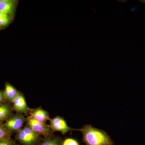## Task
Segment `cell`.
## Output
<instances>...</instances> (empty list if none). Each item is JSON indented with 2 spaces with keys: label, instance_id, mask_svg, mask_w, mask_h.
Listing matches in <instances>:
<instances>
[{
  "label": "cell",
  "instance_id": "cell-16",
  "mask_svg": "<svg viewBox=\"0 0 145 145\" xmlns=\"http://www.w3.org/2000/svg\"><path fill=\"white\" fill-rule=\"evenodd\" d=\"M5 102V101L4 91L0 90V103Z\"/></svg>",
  "mask_w": 145,
  "mask_h": 145
},
{
  "label": "cell",
  "instance_id": "cell-6",
  "mask_svg": "<svg viewBox=\"0 0 145 145\" xmlns=\"http://www.w3.org/2000/svg\"><path fill=\"white\" fill-rule=\"evenodd\" d=\"M12 103L13 110L17 113L27 114L29 112L30 109L27 106L25 98L22 92H19Z\"/></svg>",
  "mask_w": 145,
  "mask_h": 145
},
{
  "label": "cell",
  "instance_id": "cell-8",
  "mask_svg": "<svg viewBox=\"0 0 145 145\" xmlns=\"http://www.w3.org/2000/svg\"><path fill=\"white\" fill-rule=\"evenodd\" d=\"M19 92L16 88L9 83H6L5 88L4 90L5 101L6 103H12Z\"/></svg>",
  "mask_w": 145,
  "mask_h": 145
},
{
  "label": "cell",
  "instance_id": "cell-1",
  "mask_svg": "<svg viewBox=\"0 0 145 145\" xmlns=\"http://www.w3.org/2000/svg\"><path fill=\"white\" fill-rule=\"evenodd\" d=\"M82 133L83 141L87 145H113V141L104 131L86 125L78 129Z\"/></svg>",
  "mask_w": 145,
  "mask_h": 145
},
{
  "label": "cell",
  "instance_id": "cell-5",
  "mask_svg": "<svg viewBox=\"0 0 145 145\" xmlns=\"http://www.w3.org/2000/svg\"><path fill=\"white\" fill-rule=\"evenodd\" d=\"M50 127L52 132L59 131L63 135H65L69 131L75 130L69 127L64 119L59 116L50 119Z\"/></svg>",
  "mask_w": 145,
  "mask_h": 145
},
{
  "label": "cell",
  "instance_id": "cell-7",
  "mask_svg": "<svg viewBox=\"0 0 145 145\" xmlns=\"http://www.w3.org/2000/svg\"><path fill=\"white\" fill-rule=\"evenodd\" d=\"M29 113L31 117L41 123H45L48 120L50 119L48 112L41 107L30 109Z\"/></svg>",
  "mask_w": 145,
  "mask_h": 145
},
{
  "label": "cell",
  "instance_id": "cell-14",
  "mask_svg": "<svg viewBox=\"0 0 145 145\" xmlns=\"http://www.w3.org/2000/svg\"><path fill=\"white\" fill-rule=\"evenodd\" d=\"M62 145H79L78 142L74 139L68 138L63 142Z\"/></svg>",
  "mask_w": 145,
  "mask_h": 145
},
{
  "label": "cell",
  "instance_id": "cell-10",
  "mask_svg": "<svg viewBox=\"0 0 145 145\" xmlns=\"http://www.w3.org/2000/svg\"><path fill=\"white\" fill-rule=\"evenodd\" d=\"M15 7L14 1L0 0V12L6 15L12 13Z\"/></svg>",
  "mask_w": 145,
  "mask_h": 145
},
{
  "label": "cell",
  "instance_id": "cell-12",
  "mask_svg": "<svg viewBox=\"0 0 145 145\" xmlns=\"http://www.w3.org/2000/svg\"><path fill=\"white\" fill-rule=\"evenodd\" d=\"M39 145H61V143L58 138H46Z\"/></svg>",
  "mask_w": 145,
  "mask_h": 145
},
{
  "label": "cell",
  "instance_id": "cell-3",
  "mask_svg": "<svg viewBox=\"0 0 145 145\" xmlns=\"http://www.w3.org/2000/svg\"><path fill=\"white\" fill-rule=\"evenodd\" d=\"M26 121L27 119L23 114L16 113L8 118L3 124V126L9 132L13 133L14 132H17L22 129V127Z\"/></svg>",
  "mask_w": 145,
  "mask_h": 145
},
{
  "label": "cell",
  "instance_id": "cell-13",
  "mask_svg": "<svg viewBox=\"0 0 145 145\" xmlns=\"http://www.w3.org/2000/svg\"><path fill=\"white\" fill-rule=\"evenodd\" d=\"M0 145H19L12 138L8 140H0Z\"/></svg>",
  "mask_w": 145,
  "mask_h": 145
},
{
  "label": "cell",
  "instance_id": "cell-2",
  "mask_svg": "<svg viewBox=\"0 0 145 145\" xmlns=\"http://www.w3.org/2000/svg\"><path fill=\"white\" fill-rule=\"evenodd\" d=\"M15 138L23 145H36L39 142L40 137L27 125L16 132Z\"/></svg>",
  "mask_w": 145,
  "mask_h": 145
},
{
  "label": "cell",
  "instance_id": "cell-11",
  "mask_svg": "<svg viewBox=\"0 0 145 145\" xmlns=\"http://www.w3.org/2000/svg\"><path fill=\"white\" fill-rule=\"evenodd\" d=\"M13 133L9 132L3 126V124L0 123V140H8L11 138Z\"/></svg>",
  "mask_w": 145,
  "mask_h": 145
},
{
  "label": "cell",
  "instance_id": "cell-9",
  "mask_svg": "<svg viewBox=\"0 0 145 145\" xmlns=\"http://www.w3.org/2000/svg\"><path fill=\"white\" fill-rule=\"evenodd\" d=\"M13 106L8 103H0V123L6 121L13 115Z\"/></svg>",
  "mask_w": 145,
  "mask_h": 145
},
{
  "label": "cell",
  "instance_id": "cell-4",
  "mask_svg": "<svg viewBox=\"0 0 145 145\" xmlns=\"http://www.w3.org/2000/svg\"><path fill=\"white\" fill-rule=\"evenodd\" d=\"M27 125L38 135H43L46 138L52 136V131L49 125L36 121L31 116L27 119Z\"/></svg>",
  "mask_w": 145,
  "mask_h": 145
},
{
  "label": "cell",
  "instance_id": "cell-15",
  "mask_svg": "<svg viewBox=\"0 0 145 145\" xmlns=\"http://www.w3.org/2000/svg\"><path fill=\"white\" fill-rule=\"evenodd\" d=\"M9 19L8 15H6V14H5V13L0 12V20H7V19Z\"/></svg>",
  "mask_w": 145,
  "mask_h": 145
}]
</instances>
